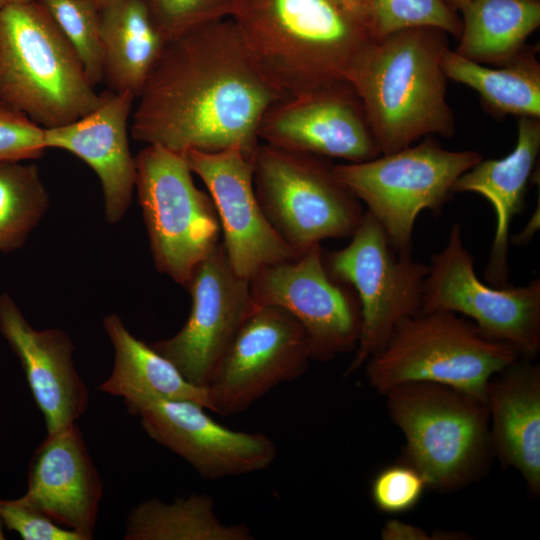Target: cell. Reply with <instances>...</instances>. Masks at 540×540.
I'll use <instances>...</instances> for the list:
<instances>
[{
    "mask_svg": "<svg viewBox=\"0 0 540 540\" xmlns=\"http://www.w3.org/2000/svg\"><path fill=\"white\" fill-rule=\"evenodd\" d=\"M281 98L225 18L166 43L136 98L129 129L135 140L179 154L236 147L254 156L262 117Z\"/></svg>",
    "mask_w": 540,
    "mask_h": 540,
    "instance_id": "obj_1",
    "label": "cell"
},
{
    "mask_svg": "<svg viewBox=\"0 0 540 540\" xmlns=\"http://www.w3.org/2000/svg\"><path fill=\"white\" fill-rule=\"evenodd\" d=\"M230 18L283 98L348 81L374 40L338 0H239Z\"/></svg>",
    "mask_w": 540,
    "mask_h": 540,
    "instance_id": "obj_2",
    "label": "cell"
},
{
    "mask_svg": "<svg viewBox=\"0 0 540 540\" xmlns=\"http://www.w3.org/2000/svg\"><path fill=\"white\" fill-rule=\"evenodd\" d=\"M447 35L434 27L390 33L374 39L353 67L348 82L362 102L381 154L426 136H453L455 119L442 65Z\"/></svg>",
    "mask_w": 540,
    "mask_h": 540,
    "instance_id": "obj_3",
    "label": "cell"
},
{
    "mask_svg": "<svg viewBox=\"0 0 540 540\" xmlns=\"http://www.w3.org/2000/svg\"><path fill=\"white\" fill-rule=\"evenodd\" d=\"M100 99L40 1L0 9V101L48 129L86 115Z\"/></svg>",
    "mask_w": 540,
    "mask_h": 540,
    "instance_id": "obj_4",
    "label": "cell"
},
{
    "mask_svg": "<svg viewBox=\"0 0 540 540\" xmlns=\"http://www.w3.org/2000/svg\"><path fill=\"white\" fill-rule=\"evenodd\" d=\"M511 345L484 335L452 312H419L402 320L386 344L365 363L381 395L407 382H433L485 403L497 373L520 358Z\"/></svg>",
    "mask_w": 540,
    "mask_h": 540,
    "instance_id": "obj_5",
    "label": "cell"
},
{
    "mask_svg": "<svg viewBox=\"0 0 540 540\" xmlns=\"http://www.w3.org/2000/svg\"><path fill=\"white\" fill-rule=\"evenodd\" d=\"M405 438V462L448 492L478 478L493 453L486 404L450 386L407 382L383 394Z\"/></svg>",
    "mask_w": 540,
    "mask_h": 540,
    "instance_id": "obj_6",
    "label": "cell"
},
{
    "mask_svg": "<svg viewBox=\"0 0 540 540\" xmlns=\"http://www.w3.org/2000/svg\"><path fill=\"white\" fill-rule=\"evenodd\" d=\"M253 184L268 221L296 258L326 239L350 237L364 211L331 159L259 143Z\"/></svg>",
    "mask_w": 540,
    "mask_h": 540,
    "instance_id": "obj_7",
    "label": "cell"
},
{
    "mask_svg": "<svg viewBox=\"0 0 540 540\" xmlns=\"http://www.w3.org/2000/svg\"><path fill=\"white\" fill-rule=\"evenodd\" d=\"M473 150L450 151L431 136L419 144L364 162L335 165L339 180L367 206L396 249L412 251L423 210L439 213L458 178L482 160Z\"/></svg>",
    "mask_w": 540,
    "mask_h": 540,
    "instance_id": "obj_8",
    "label": "cell"
},
{
    "mask_svg": "<svg viewBox=\"0 0 540 540\" xmlns=\"http://www.w3.org/2000/svg\"><path fill=\"white\" fill-rule=\"evenodd\" d=\"M135 162V188L155 265L186 287L196 266L219 244L213 200L196 187L182 154L147 144Z\"/></svg>",
    "mask_w": 540,
    "mask_h": 540,
    "instance_id": "obj_9",
    "label": "cell"
},
{
    "mask_svg": "<svg viewBox=\"0 0 540 540\" xmlns=\"http://www.w3.org/2000/svg\"><path fill=\"white\" fill-rule=\"evenodd\" d=\"M342 249L323 252L330 275L349 285L361 307V330L345 375L362 368L388 341L396 326L420 312L428 265L399 251L369 213Z\"/></svg>",
    "mask_w": 540,
    "mask_h": 540,
    "instance_id": "obj_10",
    "label": "cell"
},
{
    "mask_svg": "<svg viewBox=\"0 0 540 540\" xmlns=\"http://www.w3.org/2000/svg\"><path fill=\"white\" fill-rule=\"evenodd\" d=\"M434 311L473 320L484 335L511 345L523 358L534 360L540 351V279L518 286L482 282L459 223L428 265L420 312Z\"/></svg>",
    "mask_w": 540,
    "mask_h": 540,
    "instance_id": "obj_11",
    "label": "cell"
},
{
    "mask_svg": "<svg viewBox=\"0 0 540 540\" xmlns=\"http://www.w3.org/2000/svg\"><path fill=\"white\" fill-rule=\"evenodd\" d=\"M323 252L317 244L298 258L264 267L249 281L257 306L282 308L303 326L315 361L355 351L361 330L357 295L330 275Z\"/></svg>",
    "mask_w": 540,
    "mask_h": 540,
    "instance_id": "obj_12",
    "label": "cell"
},
{
    "mask_svg": "<svg viewBox=\"0 0 540 540\" xmlns=\"http://www.w3.org/2000/svg\"><path fill=\"white\" fill-rule=\"evenodd\" d=\"M312 360L309 337L286 310L257 306L219 361L207 386L211 411L231 416L273 388L302 376Z\"/></svg>",
    "mask_w": 540,
    "mask_h": 540,
    "instance_id": "obj_13",
    "label": "cell"
},
{
    "mask_svg": "<svg viewBox=\"0 0 540 540\" xmlns=\"http://www.w3.org/2000/svg\"><path fill=\"white\" fill-rule=\"evenodd\" d=\"M186 287L192 298L186 323L174 336L149 345L190 383L207 387L257 305L250 282L233 271L222 243L196 266Z\"/></svg>",
    "mask_w": 540,
    "mask_h": 540,
    "instance_id": "obj_14",
    "label": "cell"
},
{
    "mask_svg": "<svg viewBox=\"0 0 540 540\" xmlns=\"http://www.w3.org/2000/svg\"><path fill=\"white\" fill-rule=\"evenodd\" d=\"M205 184L223 233L233 271L248 281L264 267L295 259L265 216L253 184V157L232 147L182 154Z\"/></svg>",
    "mask_w": 540,
    "mask_h": 540,
    "instance_id": "obj_15",
    "label": "cell"
},
{
    "mask_svg": "<svg viewBox=\"0 0 540 540\" xmlns=\"http://www.w3.org/2000/svg\"><path fill=\"white\" fill-rule=\"evenodd\" d=\"M264 143L326 158L364 162L381 155L348 81L275 101L259 125Z\"/></svg>",
    "mask_w": 540,
    "mask_h": 540,
    "instance_id": "obj_16",
    "label": "cell"
},
{
    "mask_svg": "<svg viewBox=\"0 0 540 540\" xmlns=\"http://www.w3.org/2000/svg\"><path fill=\"white\" fill-rule=\"evenodd\" d=\"M191 400H159L128 407L157 443L188 462L204 479L218 480L267 469L277 446L263 433L229 429Z\"/></svg>",
    "mask_w": 540,
    "mask_h": 540,
    "instance_id": "obj_17",
    "label": "cell"
},
{
    "mask_svg": "<svg viewBox=\"0 0 540 540\" xmlns=\"http://www.w3.org/2000/svg\"><path fill=\"white\" fill-rule=\"evenodd\" d=\"M0 331L21 362L47 435L76 424L89 393L74 367L69 336L58 328L34 329L6 293L0 295Z\"/></svg>",
    "mask_w": 540,
    "mask_h": 540,
    "instance_id": "obj_18",
    "label": "cell"
},
{
    "mask_svg": "<svg viewBox=\"0 0 540 540\" xmlns=\"http://www.w3.org/2000/svg\"><path fill=\"white\" fill-rule=\"evenodd\" d=\"M103 485L76 424L47 435L28 468L26 493L18 498L58 524L93 539Z\"/></svg>",
    "mask_w": 540,
    "mask_h": 540,
    "instance_id": "obj_19",
    "label": "cell"
},
{
    "mask_svg": "<svg viewBox=\"0 0 540 540\" xmlns=\"http://www.w3.org/2000/svg\"><path fill=\"white\" fill-rule=\"evenodd\" d=\"M99 104L86 115L58 127L44 129L46 149L66 150L98 176L106 220L117 223L126 213L136 182V162L128 143V123L136 97L110 90L100 93Z\"/></svg>",
    "mask_w": 540,
    "mask_h": 540,
    "instance_id": "obj_20",
    "label": "cell"
},
{
    "mask_svg": "<svg viewBox=\"0 0 540 540\" xmlns=\"http://www.w3.org/2000/svg\"><path fill=\"white\" fill-rule=\"evenodd\" d=\"M485 404L493 453L540 493V367L520 357L490 380Z\"/></svg>",
    "mask_w": 540,
    "mask_h": 540,
    "instance_id": "obj_21",
    "label": "cell"
},
{
    "mask_svg": "<svg viewBox=\"0 0 540 540\" xmlns=\"http://www.w3.org/2000/svg\"><path fill=\"white\" fill-rule=\"evenodd\" d=\"M539 152L540 118L520 117L513 151L501 159H482L462 174L454 185V193H477L494 209L495 235L484 272L485 282L490 285L508 284L510 224L524 208L528 182Z\"/></svg>",
    "mask_w": 540,
    "mask_h": 540,
    "instance_id": "obj_22",
    "label": "cell"
},
{
    "mask_svg": "<svg viewBox=\"0 0 540 540\" xmlns=\"http://www.w3.org/2000/svg\"><path fill=\"white\" fill-rule=\"evenodd\" d=\"M103 324L114 348V365L98 390L123 397L127 408L159 400H191L211 411L208 388L190 383L173 363L132 335L117 314L106 316Z\"/></svg>",
    "mask_w": 540,
    "mask_h": 540,
    "instance_id": "obj_23",
    "label": "cell"
},
{
    "mask_svg": "<svg viewBox=\"0 0 540 540\" xmlns=\"http://www.w3.org/2000/svg\"><path fill=\"white\" fill-rule=\"evenodd\" d=\"M103 82L136 98L168 42L142 0H118L100 9Z\"/></svg>",
    "mask_w": 540,
    "mask_h": 540,
    "instance_id": "obj_24",
    "label": "cell"
},
{
    "mask_svg": "<svg viewBox=\"0 0 540 540\" xmlns=\"http://www.w3.org/2000/svg\"><path fill=\"white\" fill-rule=\"evenodd\" d=\"M461 12L455 52L480 64L510 62L540 25V0H473Z\"/></svg>",
    "mask_w": 540,
    "mask_h": 540,
    "instance_id": "obj_25",
    "label": "cell"
},
{
    "mask_svg": "<svg viewBox=\"0 0 540 540\" xmlns=\"http://www.w3.org/2000/svg\"><path fill=\"white\" fill-rule=\"evenodd\" d=\"M442 65L447 78L474 89L490 111L540 118V64L528 46L499 68L486 67L447 48Z\"/></svg>",
    "mask_w": 540,
    "mask_h": 540,
    "instance_id": "obj_26",
    "label": "cell"
},
{
    "mask_svg": "<svg viewBox=\"0 0 540 540\" xmlns=\"http://www.w3.org/2000/svg\"><path fill=\"white\" fill-rule=\"evenodd\" d=\"M125 540H253L244 523L225 524L213 498L191 494L171 503L157 498L133 507L127 517Z\"/></svg>",
    "mask_w": 540,
    "mask_h": 540,
    "instance_id": "obj_27",
    "label": "cell"
},
{
    "mask_svg": "<svg viewBox=\"0 0 540 540\" xmlns=\"http://www.w3.org/2000/svg\"><path fill=\"white\" fill-rule=\"evenodd\" d=\"M48 206L49 197L36 165L0 161V252L20 248Z\"/></svg>",
    "mask_w": 540,
    "mask_h": 540,
    "instance_id": "obj_28",
    "label": "cell"
},
{
    "mask_svg": "<svg viewBox=\"0 0 540 540\" xmlns=\"http://www.w3.org/2000/svg\"><path fill=\"white\" fill-rule=\"evenodd\" d=\"M77 54L90 82H103L100 10L89 0H40Z\"/></svg>",
    "mask_w": 540,
    "mask_h": 540,
    "instance_id": "obj_29",
    "label": "cell"
},
{
    "mask_svg": "<svg viewBox=\"0 0 540 540\" xmlns=\"http://www.w3.org/2000/svg\"><path fill=\"white\" fill-rule=\"evenodd\" d=\"M374 39L412 27H434L455 38L462 31L461 18L442 0H367Z\"/></svg>",
    "mask_w": 540,
    "mask_h": 540,
    "instance_id": "obj_30",
    "label": "cell"
},
{
    "mask_svg": "<svg viewBox=\"0 0 540 540\" xmlns=\"http://www.w3.org/2000/svg\"><path fill=\"white\" fill-rule=\"evenodd\" d=\"M167 41L204 24L230 18L239 0H142Z\"/></svg>",
    "mask_w": 540,
    "mask_h": 540,
    "instance_id": "obj_31",
    "label": "cell"
},
{
    "mask_svg": "<svg viewBox=\"0 0 540 540\" xmlns=\"http://www.w3.org/2000/svg\"><path fill=\"white\" fill-rule=\"evenodd\" d=\"M426 488L422 474L404 461L379 471L372 480L370 495L379 511L401 514L418 504Z\"/></svg>",
    "mask_w": 540,
    "mask_h": 540,
    "instance_id": "obj_32",
    "label": "cell"
},
{
    "mask_svg": "<svg viewBox=\"0 0 540 540\" xmlns=\"http://www.w3.org/2000/svg\"><path fill=\"white\" fill-rule=\"evenodd\" d=\"M46 150L44 128L0 101V161H25Z\"/></svg>",
    "mask_w": 540,
    "mask_h": 540,
    "instance_id": "obj_33",
    "label": "cell"
},
{
    "mask_svg": "<svg viewBox=\"0 0 540 540\" xmlns=\"http://www.w3.org/2000/svg\"><path fill=\"white\" fill-rule=\"evenodd\" d=\"M0 518L7 530L16 532L23 540H84L76 531L59 526L46 514L18 498H0Z\"/></svg>",
    "mask_w": 540,
    "mask_h": 540,
    "instance_id": "obj_34",
    "label": "cell"
},
{
    "mask_svg": "<svg viewBox=\"0 0 540 540\" xmlns=\"http://www.w3.org/2000/svg\"><path fill=\"white\" fill-rule=\"evenodd\" d=\"M442 533H428L425 529L393 519L387 521L381 529L383 540H432L435 536L441 538Z\"/></svg>",
    "mask_w": 540,
    "mask_h": 540,
    "instance_id": "obj_35",
    "label": "cell"
},
{
    "mask_svg": "<svg viewBox=\"0 0 540 540\" xmlns=\"http://www.w3.org/2000/svg\"><path fill=\"white\" fill-rule=\"evenodd\" d=\"M352 15L365 24L370 32V13L367 0H338ZM372 34V33H371ZM373 36V35H372Z\"/></svg>",
    "mask_w": 540,
    "mask_h": 540,
    "instance_id": "obj_36",
    "label": "cell"
},
{
    "mask_svg": "<svg viewBox=\"0 0 540 540\" xmlns=\"http://www.w3.org/2000/svg\"><path fill=\"white\" fill-rule=\"evenodd\" d=\"M538 227H539V208L537 209V212L533 214L531 221L527 224V226L523 229V231L514 237L513 243L517 245L526 244L533 237Z\"/></svg>",
    "mask_w": 540,
    "mask_h": 540,
    "instance_id": "obj_37",
    "label": "cell"
},
{
    "mask_svg": "<svg viewBox=\"0 0 540 540\" xmlns=\"http://www.w3.org/2000/svg\"><path fill=\"white\" fill-rule=\"evenodd\" d=\"M449 8L454 11H461L466 5L473 0H442Z\"/></svg>",
    "mask_w": 540,
    "mask_h": 540,
    "instance_id": "obj_38",
    "label": "cell"
},
{
    "mask_svg": "<svg viewBox=\"0 0 540 540\" xmlns=\"http://www.w3.org/2000/svg\"><path fill=\"white\" fill-rule=\"evenodd\" d=\"M40 0H0V9L13 4L28 3Z\"/></svg>",
    "mask_w": 540,
    "mask_h": 540,
    "instance_id": "obj_39",
    "label": "cell"
},
{
    "mask_svg": "<svg viewBox=\"0 0 540 540\" xmlns=\"http://www.w3.org/2000/svg\"><path fill=\"white\" fill-rule=\"evenodd\" d=\"M89 1H91L100 10L118 0H89Z\"/></svg>",
    "mask_w": 540,
    "mask_h": 540,
    "instance_id": "obj_40",
    "label": "cell"
},
{
    "mask_svg": "<svg viewBox=\"0 0 540 540\" xmlns=\"http://www.w3.org/2000/svg\"><path fill=\"white\" fill-rule=\"evenodd\" d=\"M4 524H3V521L1 520L0 518V540H3L5 539V535H4Z\"/></svg>",
    "mask_w": 540,
    "mask_h": 540,
    "instance_id": "obj_41",
    "label": "cell"
}]
</instances>
